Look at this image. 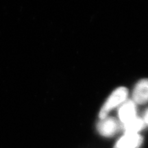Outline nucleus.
Listing matches in <instances>:
<instances>
[{
    "label": "nucleus",
    "instance_id": "obj_2",
    "mask_svg": "<svg viewBox=\"0 0 148 148\" xmlns=\"http://www.w3.org/2000/svg\"><path fill=\"white\" fill-rule=\"evenodd\" d=\"M143 143V137L138 133H125L114 148H140Z\"/></svg>",
    "mask_w": 148,
    "mask_h": 148
},
{
    "label": "nucleus",
    "instance_id": "obj_1",
    "mask_svg": "<svg viewBox=\"0 0 148 148\" xmlns=\"http://www.w3.org/2000/svg\"><path fill=\"white\" fill-rule=\"evenodd\" d=\"M127 95L128 91L125 87H119L114 90L101 107L99 114V118L103 119L107 117V115L110 110L126 101Z\"/></svg>",
    "mask_w": 148,
    "mask_h": 148
},
{
    "label": "nucleus",
    "instance_id": "obj_7",
    "mask_svg": "<svg viewBox=\"0 0 148 148\" xmlns=\"http://www.w3.org/2000/svg\"><path fill=\"white\" fill-rule=\"evenodd\" d=\"M143 120H144V121H145V124L148 125V109L145 111V114H144Z\"/></svg>",
    "mask_w": 148,
    "mask_h": 148
},
{
    "label": "nucleus",
    "instance_id": "obj_4",
    "mask_svg": "<svg viewBox=\"0 0 148 148\" xmlns=\"http://www.w3.org/2000/svg\"><path fill=\"white\" fill-rule=\"evenodd\" d=\"M135 103L143 104L148 101V79H143L136 84L132 93Z\"/></svg>",
    "mask_w": 148,
    "mask_h": 148
},
{
    "label": "nucleus",
    "instance_id": "obj_3",
    "mask_svg": "<svg viewBox=\"0 0 148 148\" xmlns=\"http://www.w3.org/2000/svg\"><path fill=\"white\" fill-rule=\"evenodd\" d=\"M97 127L98 132L101 136L110 137L115 134L119 128V124L114 118L106 117L98 123Z\"/></svg>",
    "mask_w": 148,
    "mask_h": 148
},
{
    "label": "nucleus",
    "instance_id": "obj_6",
    "mask_svg": "<svg viewBox=\"0 0 148 148\" xmlns=\"http://www.w3.org/2000/svg\"><path fill=\"white\" fill-rule=\"evenodd\" d=\"M145 126V123L143 119L136 117L126 122L125 123H122V128L125 131V133H138Z\"/></svg>",
    "mask_w": 148,
    "mask_h": 148
},
{
    "label": "nucleus",
    "instance_id": "obj_5",
    "mask_svg": "<svg viewBox=\"0 0 148 148\" xmlns=\"http://www.w3.org/2000/svg\"><path fill=\"white\" fill-rule=\"evenodd\" d=\"M136 116V103L133 100L125 101L119 110V117L122 123L130 121Z\"/></svg>",
    "mask_w": 148,
    "mask_h": 148
}]
</instances>
